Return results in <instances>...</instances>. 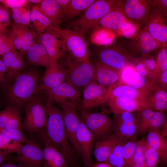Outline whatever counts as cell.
<instances>
[{
	"mask_svg": "<svg viewBox=\"0 0 167 167\" xmlns=\"http://www.w3.org/2000/svg\"><path fill=\"white\" fill-rule=\"evenodd\" d=\"M144 55L145 56L140 59L144 64L152 78V75L156 65V58L153 56H146L145 55Z\"/></svg>",
	"mask_w": 167,
	"mask_h": 167,
	"instance_id": "cell-48",
	"label": "cell"
},
{
	"mask_svg": "<svg viewBox=\"0 0 167 167\" xmlns=\"http://www.w3.org/2000/svg\"><path fill=\"white\" fill-rule=\"evenodd\" d=\"M155 111L152 108L147 107L137 112L140 125L138 133L143 135L147 132L149 123Z\"/></svg>",
	"mask_w": 167,
	"mask_h": 167,
	"instance_id": "cell-38",
	"label": "cell"
},
{
	"mask_svg": "<svg viewBox=\"0 0 167 167\" xmlns=\"http://www.w3.org/2000/svg\"><path fill=\"white\" fill-rule=\"evenodd\" d=\"M27 54V62L30 65L47 67L54 61L49 57L45 47L38 40L30 47Z\"/></svg>",
	"mask_w": 167,
	"mask_h": 167,
	"instance_id": "cell-28",
	"label": "cell"
},
{
	"mask_svg": "<svg viewBox=\"0 0 167 167\" xmlns=\"http://www.w3.org/2000/svg\"><path fill=\"white\" fill-rule=\"evenodd\" d=\"M76 138L78 144L79 155L83 157L85 165L92 167L93 163L92 157V150L94 146V138L84 122L79 118V124Z\"/></svg>",
	"mask_w": 167,
	"mask_h": 167,
	"instance_id": "cell-15",
	"label": "cell"
},
{
	"mask_svg": "<svg viewBox=\"0 0 167 167\" xmlns=\"http://www.w3.org/2000/svg\"><path fill=\"white\" fill-rule=\"evenodd\" d=\"M42 0H28V2L32 3H37V4L40 3Z\"/></svg>",
	"mask_w": 167,
	"mask_h": 167,
	"instance_id": "cell-61",
	"label": "cell"
},
{
	"mask_svg": "<svg viewBox=\"0 0 167 167\" xmlns=\"http://www.w3.org/2000/svg\"><path fill=\"white\" fill-rule=\"evenodd\" d=\"M40 134L44 143V167H68L65 158L50 141L45 131Z\"/></svg>",
	"mask_w": 167,
	"mask_h": 167,
	"instance_id": "cell-22",
	"label": "cell"
},
{
	"mask_svg": "<svg viewBox=\"0 0 167 167\" xmlns=\"http://www.w3.org/2000/svg\"><path fill=\"white\" fill-rule=\"evenodd\" d=\"M65 77V70L58 60H54L46 67L40 81L39 92L51 88L64 83Z\"/></svg>",
	"mask_w": 167,
	"mask_h": 167,
	"instance_id": "cell-20",
	"label": "cell"
},
{
	"mask_svg": "<svg viewBox=\"0 0 167 167\" xmlns=\"http://www.w3.org/2000/svg\"><path fill=\"white\" fill-rule=\"evenodd\" d=\"M58 61L65 72V82L78 91L83 90L93 79L94 68L90 62L79 61L67 53Z\"/></svg>",
	"mask_w": 167,
	"mask_h": 167,
	"instance_id": "cell-4",
	"label": "cell"
},
{
	"mask_svg": "<svg viewBox=\"0 0 167 167\" xmlns=\"http://www.w3.org/2000/svg\"><path fill=\"white\" fill-rule=\"evenodd\" d=\"M13 79V84L6 88V97L11 105L18 109L26 105L39 92V78L35 71L29 70L18 73Z\"/></svg>",
	"mask_w": 167,
	"mask_h": 167,
	"instance_id": "cell-2",
	"label": "cell"
},
{
	"mask_svg": "<svg viewBox=\"0 0 167 167\" xmlns=\"http://www.w3.org/2000/svg\"><path fill=\"white\" fill-rule=\"evenodd\" d=\"M156 65L152 75V82H154L159 76L164 71L167 70V49H162L155 56Z\"/></svg>",
	"mask_w": 167,
	"mask_h": 167,
	"instance_id": "cell-39",
	"label": "cell"
},
{
	"mask_svg": "<svg viewBox=\"0 0 167 167\" xmlns=\"http://www.w3.org/2000/svg\"><path fill=\"white\" fill-rule=\"evenodd\" d=\"M146 141L148 144L155 149L159 155L162 162L167 163V139L162 136L160 132L150 130L147 132Z\"/></svg>",
	"mask_w": 167,
	"mask_h": 167,
	"instance_id": "cell-31",
	"label": "cell"
},
{
	"mask_svg": "<svg viewBox=\"0 0 167 167\" xmlns=\"http://www.w3.org/2000/svg\"><path fill=\"white\" fill-rule=\"evenodd\" d=\"M48 120L45 133L52 144L65 158L67 163L73 165L75 153L68 139L63 112L48 99L45 103Z\"/></svg>",
	"mask_w": 167,
	"mask_h": 167,
	"instance_id": "cell-1",
	"label": "cell"
},
{
	"mask_svg": "<svg viewBox=\"0 0 167 167\" xmlns=\"http://www.w3.org/2000/svg\"><path fill=\"white\" fill-rule=\"evenodd\" d=\"M141 49L143 55H148L154 51L159 45V43L146 29L143 30L139 36Z\"/></svg>",
	"mask_w": 167,
	"mask_h": 167,
	"instance_id": "cell-36",
	"label": "cell"
},
{
	"mask_svg": "<svg viewBox=\"0 0 167 167\" xmlns=\"http://www.w3.org/2000/svg\"><path fill=\"white\" fill-rule=\"evenodd\" d=\"M161 135L163 137H167V121L165 123L162 127L160 132Z\"/></svg>",
	"mask_w": 167,
	"mask_h": 167,
	"instance_id": "cell-57",
	"label": "cell"
},
{
	"mask_svg": "<svg viewBox=\"0 0 167 167\" xmlns=\"http://www.w3.org/2000/svg\"><path fill=\"white\" fill-rule=\"evenodd\" d=\"M147 101L150 108L165 114L167 111V89L155 86L148 93Z\"/></svg>",
	"mask_w": 167,
	"mask_h": 167,
	"instance_id": "cell-30",
	"label": "cell"
},
{
	"mask_svg": "<svg viewBox=\"0 0 167 167\" xmlns=\"http://www.w3.org/2000/svg\"><path fill=\"white\" fill-rule=\"evenodd\" d=\"M99 61L115 69L121 70L125 66H133L135 59L111 48L100 50L97 53Z\"/></svg>",
	"mask_w": 167,
	"mask_h": 167,
	"instance_id": "cell-18",
	"label": "cell"
},
{
	"mask_svg": "<svg viewBox=\"0 0 167 167\" xmlns=\"http://www.w3.org/2000/svg\"><path fill=\"white\" fill-rule=\"evenodd\" d=\"M144 141L143 139L137 141L134 159V163L141 167H147L144 156Z\"/></svg>",
	"mask_w": 167,
	"mask_h": 167,
	"instance_id": "cell-44",
	"label": "cell"
},
{
	"mask_svg": "<svg viewBox=\"0 0 167 167\" xmlns=\"http://www.w3.org/2000/svg\"><path fill=\"white\" fill-rule=\"evenodd\" d=\"M113 132L120 137L130 140L136 137L139 128L137 114L123 112L114 114L112 121Z\"/></svg>",
	"mask_w": 167,
	"mask_h": 167,
	"instance_id": "cell-9",
	"label": "cell"
},
{
	"mask_svg": "<svg viewBox=\"0 0 167 167\" xmlns=\"http://www.w3.org/2000/svg\"><path fill=\"white\" fill-rule=\"evenodd\" d=\"M0 167H23L19 165H16L11 163H6L2 164Z\"/></svg>",
	"mask_w": 167,
	"mask_h": 167,
	"instance_id": "cell-59",
	"label": "cell"
},
{
	"mask_svg": "<svg viewBox=\"0 0 167 167\" xmlns=\"http://www.w3.org/2000/svg\"><path fill=\"white\" fill-rule=\"evenodd\" d=\"M11 153L0 151V166L6 161L13 160L14 157Z\"/></svg>",
	"mask_w": 167,
	"mask_h": 167,
	"instance_id": "cell-55",
	"label": "cell"
},
{
	"mask_svg": "<svg viewBox=\"0 0 167 167\" xmlns=\"http://www.w3.org/2000/svg\"><path fill=\"white\" fill-rule=\"evenodd\" d=\"M108 90L93 79L83 89V98L79 109L88 111L105 103Z\"/></svg>",
	"mask_w": 167,
	"mask_h": 167,
	"instance_id": "cell-12",
	"label": "cell"
},
{
	"mask_svg": "<svg viewBox=\"0 0 167 167\" xmlns=\"http://www.w3.org/2000/svg\"><path fill=\"white\" fill-rule=\"evenodd\" d=\"M129 140L122 137L118 143L107 162L111 167H126L123 155V148L125 143Z\"/></svg>",
	"mask_w": 167,
	"mask_h": 167,
	"instance_id": "cell-35",
	"label": "cell"
},
{
	"mask_svg": "<svg viewBox=\"0 0 167 167\" xmlns=\"http://www.w3.org/2000/svg\"><path fill=\"white\" fill-rule=\"evenodd\" d=\"M138 30L136 23L129 20L127 21L119 30L123 36L130 37L134 36Z\"/></svg>",
	"mask_w": 167,
	"mask_h": 167,
	"instance_id": "cell-47",
	"label": "cell"
},
{
	"mask_svg": "<svg viewBox=\"0 0 167 167\" xmlns=\"http://www.w3.org/2000/svg\"><path fill=\"white\" fill-rule=\"evenodd\" d=\"M13 160L23 167H44L43 150L34 141L22 145Z\"/></svg>",
	"mask_w": 167,
	"mask_h": 167,
	"instance_id": "cell-8",
	"label": "cell"
},
{
	"mask_svg": "<svg viewBox=\"0 0 167 167\" xmlns=\"http://www.w3.org/2000/svg\"><path fill=\"white\" fill-rule=\"evenodd\" d=\"M133 66L139 75L148 81L154 86L152 75L140 59H135Z\"/></svg>",
	"mask_w": 167,
	"mask_h": 167,
	"instance_id": "cell-45",
	"label": "cell"
},
{
	"mask_svg": "<svg viewBox=\"0 0 167 167\" xmlns=\"http://www.w3.org/2000/svg\"><path fill=\"white\" fill-rule=\"evenodd\" d=\"M15 50L9 36L4 33L0 34V56Z\"/></svg>",
	"mask_w": 167,
	"mask_h": 167,
	"instance_id": "cell-46",
	"label": "cell"
},
{
	"mask_svg": "<svg viewBox=\"0 0 167 167\" xmlns=\"http://www.w3.org/2000/svg\"><path fill=\"white\" fill-rule=\"evenodd\" d=\"M109 111L114 114L123 112L134 113L149 107L148 103L135 99L126 97L112 98L107 101Z\"/></svg>",
	"mask_w": 167,
	"mask_h": 167,
	"instance_id": "cell-19",
	"label": "cell"
},
{
	"mask_svg": "<svg viewBox=\"0 0 167 167\" xmlns=\"http://www.w3.org/2000/svg\"><path fill=\"white\" fill-rule=\"evenodd\" d=\"M154 86L167 89V70L163 72L154 82Z\"/></svg>",
	"mask_w": 167,
	"mask_h": 167,
	"instance_id": "cell-51",
	"label": "cell"
},
{
	"mask_svg": "<svg viewBox=\"0 0 167 167\" xmlns=\"http://www.w3.org/2000/svg\"><path fill=\"white\" fill-rule=\"evenodd\" d=\"M96 0H70L67 8L63 12V18L72 19L83 13Z\"/></svg>",
	"mask_w": 167,
	"mask_h": 167,
	"instance_id": "cell-33",
	"label": "cell"
},
{
	"mask_svg": "<svg viewBox=\"0 0 167 167\" xmlns=\"http://www.w3.org/2000/svg\"><path fill=\"white\" fill-rule=\"evenodd\" d=\"M23 55L19 51L13 50L1 56V59L6 69V79L7 82L13 79L15 75L20 72L25 66Z\"/></svg>",
	"mask_w": 167,
	"mask_h": 167,
	"instance_id": "cell-27",
	"label": "cell"
},
{
	"mask_svg": "<svg viewBox=\"0 0 167 167\" xmlns=\"http://www.w3.org/2000/svg\"><path fill=\"white\" fill-rule=\"evenodd\" d=\"M0 86H1V84H0Z\"/></svg>",
	"mask_w": 167,
	"mask_h": 167,
	"instance_id": "cell-64",
	"label": "cell"
},
{
	"mask_svg": "<svg viewBox=\"0 0 167 167\" xmlns=\"http://www.w3.org/2000/svg\"><path fill=\"white\" fill-rule=\"evenodd\" d=\"M144 156L147 167H156L160 156L157 152L144 141Z\"/></svg>",
	"mask_w": 167,
	"mask_h": 167,
	"instance_id": "cell-41",
	"label": "cell"
},
{
	"mask_svg": "<svg viewBox=\"0 0 167 167\" xmlns=\"http://www.w3.org/2000/svg\"><path fill=\"white\" fill-rule=\"evenodd\" d=\"M38 41L53 60H58L67 53L62 36L53 26L40 35Z\"/></svg>",
	"mask_w": 167,
	"mask_h": 167,
	"instance_id": "cell-10",
	"label": "cell"
},
{
	"mask_svg": "<svg viewBox=\"0 0 167 167\" xmlns=\"http://www.w3.org/2000/svg\"><path fill=\"white\" fill-rule=\"evenodd\" d=\"M165 167V166H161V167Z\"/></svg>",
	"mask_w": 167,
	"mask_h": 167,
	"instance_id": "cell-63",
	"label": "cell"
},
{
	"mask_svg": "<svg viewBox=\"0 0 167 167\" xmlns=\"http://www.w3.org/2000/svg\"><path fill=\"white\" fill-rule=\"evenodd\" d=\"M48 117L45 103L41 95L36 94L26 105L23 129L30 135L35 133H41L46 128Z\"/></svg>",
	"mask_w": 167,
	"mask_h": 167,
	"instance_id": "cell-5",
	"label": "cell"
},
{
	"mask_svg": "<svg viewBox=\"0 0 167 167\" xmlns=\"http://www.w3.org/2000/svg\"><path fill=\"white\" fill-rule=\"evenodd\" d=\"M7 27L6 25L0 22V34L4 33Z\"/></svg>",
	"mask_w": 167,
	"mask_h": 167,
	"instance_id": "cell-60",
	"label": "cell"
},
{
	"mask_svg": "<svg viewBox=\"0 0 167 167\" xmlns=\"http://www.w3.org/2000/svg\"><path fill=\"white\" fill-rule=\"evenodd\" d=\"M137 142L135 137L126 142L123 146V155L126 167H131L134 164Z\"/></svg>",
	"mask_w": 167,
	"mask_h": 167,
	"instance_id": "cell-37",
	"label": "cell"
},
{
	"mask_svg": "<svg viewBox=\"0 0 167 167\" xmlns=\"http://www.w3.org/2000/svg\"><path fill=\"white\" fill-rule=\"evenodd\" d=\"M52 26L46 16L37 10L32 8L29 28L32 31L39 36Z\"/></svg>",
	"mask_w": 167,
	"mask_h": 167,
	"instance_id": "cell-34",
	"label": "cell"
},
{
	"mask_svg": "<svg viewBox=\"0 0 167 167\" xmlns=\"http://www.w3.org/2000/svg\"><path fill=\"white\" fill-rule=\"evenodd\" d=\"M131 167H141L138 164L134 163Z\"/></svg>",
	"mask_w": 167,
	"mask_h": 167,
	"instance_id": "cell-62",
	"label": "cell"
},
{
	"mask_svg": "<svg viewBox=\"0 0 167 167\" xmlns=\"http://www.w3.org/2000/svg\"><path fill=\"white\" fill-rule=\"evenodd\" d=\"M11 17L13 20V24L21 25L22 12L20 9L18 8L11 9Z\"/></svg>",
	"mask_w": 167,
	"mask_h": 167,
	"instance_id": "cell-53",
	"label": "cell"
},
{
	"mask_svg": "<svg viewBox=\"0 0 167 167\" xmlns=\"http://www.w3.org/2000/svg\"><path fill=\"white\" fill-rule=\"evenodd\" d=\"M129 20L124 14L120 6L107 14L97 24L106 28L116 30L120 29Z\"/></svg>",
	"mask_w": 167,
	"mask_h": 167,
	"instance_id": "cell-32",
	"label": "cell"
},
{
	"mask_svg": "<svg viewBox=\"0 0 167 167\" xmlns=\"http://www.w3.org/2000/svg\"><path fill=\"white\" fill-rule=\"evenodd\" d=\"M8 36L14 49L19 51L23 55L27 54L29 48L39 36L28 27L13 23Z\"/></svg>",
	"mask_w": 167,
	"mask_h": 167,
	"instance_id": "cell-13",
	"label": "cell"
},
{
	"mask_svg": "<svg viewBox=\"0 0 167 167\" xmlns=\"http://www.w3.org/2000/svg\"><path fill=\"white\" fill-rule=\"evenodd\" d=\"M20 9L22 12L21 25L28 28L30 26L31 11L24 7H20Z\"/></svg>",
	"mask_w": 167,
	"mask_h": 167,
	"instance_id": "cell-52",
	"label": "cell"
},
{
	"mask_svg": "<svg viewBox=\"0 0 167 167\" xmlns=\"http://www.w3.org/2000/svg\"><path fill=\"white\" fill-rule=\"evenodd\" d=\"M32 8L37 10L46 16L54 27L59 28L63 18V12L56 0H42Z\"/></svg>",
	"mask_w": 167,
	"mask_h": 167,
	"instance_id": "cell-24",
	"label": "cell"
},
{
	"mask_svg": "<svg viewBox=\"0 0 167 167\" xmlns=\"http://www.w3.org/2000/svg\"><path fill=\"white\" fill-rule=\"evenodd\" d=\"M151 1L127 0L122 3L120 8L126 17L135 23H145L151 9Z\"/></svg>",
	"mask_w": 167,
	"mask_h": 167,
	"instance_id": "cell-14",
	"label": "cell"
},
{
	"mask_svg": "<svg viewBox=\"0 0 167 167\" xmlns=\"http://www.w3.org/2000/svg\"><path fill=\"white\" fill-rule=\"evenodd\" d=\"M45 91L48 95V99L59 105L68 102L80 104L81 101L79 92L65 82Z\"/></svg>",
	"mask_w": 167,
	"mask_h": 167,
	"instance_id": "cell-16",
	"label": "cell"
},
{
	"mask_svg": "<svg viewBox=\"0 0 167 167\" xmlns=\"http://www.w3.org/2000/svg\"><path fill=\"white\" fill-rule=\"evenodd\" d=\"M56 1L62 8L63 12L67 8L70 0H56Z\"/></svg>",
	"mask_w": 167,
	"mask_h": 167,
	"instance_id": "cell-56",
	"label": "cell"
},
{
	"mask_svg": "<svg viewBox=\"0 0 167 167\" xmlns=\"http://www.w3.org/2000/svg\"><path fill=\"white\" fill-rule=\"evenodd\" d=\"M0 128L21 131L23 129V124L17 108L10 105L0 110Z\"/></svg>",
	"mask_w": 167,
	"mask_h": 167,
	"instance_id": "cell-29",
	"label": "cell"
},
{
	"mask_svg": "<svg viewBox=\"0 0 167 167\" xmlns=\"http://www.w3.org/2000/svg\"><path fill=\"white\" fill-rule=\"evenodd\" d=\"M23 144L14 141L0 133V151L9 152L16 153Z\"/></svg>",
	"mask_w": 167,
	"mask_h": 167,
	"instance_id": "cell-40",
	"label": "cell"
},
{
	"mask_svg": "<svg viewBox=\"0 0 167 167\" xmlns=\"http://www.w3.org/2000/svg\"><path fill=\"white\" fill-rule=\"evenodd\" d=\"M7 69L1 58H0V84L4 87L6 84V75Z\"/></svg>",
	"mask_w": 167,
	"mask_h": 167,
	"instance_id": "cell-54",
	"label": "cell"
},
{
	"mask_svg": "<svg viewBox=\"0 0 167 167\" xmlns=\"http://www.w3.org/2000/svg\"><path fill=\"white\" fill-rule=\"evenodd\" d=\"M166 121L165 113L155 110L149 123L148 131L153 130L160 132Z\"/></svg>",
	"mask_w": 167,
	"mask_h": 167,
	"instance_id": "cell-42",
	"label": "cell"
},
{
	"mask_svg": "<svg viewBox=\"0 0 167 167\" xmlns=\"http://www.w3.org/2000/svg\"><path fill=\"white\" fill-rule=\"evenodd\" d=\"M121 78L122 82L147 93L154 86L139 75L131 65L126 66L121 70Z\"/></svg>",
	"mask_w": 167,
	"mask_h": 167,
	"instance_id": "cell-25",
	"label": "cell"
},
{
	"mask_svg": "<svg viewBox=\"0 0 167 167\" xmlns=\"http://www.w3.org/2000/svg\"><path fill=\"white\" fill-rule=\"evenodd\" d=\"M79 105L77 103L68 102L59 106L62 109L64 125L69 141L73 148L79 154L76 138L79 124V118L77 114Z\"/></svg>",
	"mask_w": 167,
	"mask_h": 167,
	"instance_id": "cell-11",
	"label": "cell"
},
{
	"mask_svg": "<svg viewBox=\"0 0 167 167\" xmlns=\"http://www.w3.org/2000/svg\"><path fill=\"white\" fill-rule=\"evenodd\" d=\"M120 1L96 0L77 19L70 23L67 28L85 36L98 22L110 12L119 7Z\"/></svg>",
	"mask_w": 167,
	"mask_h": 167,
	"instance_id": "cell-3",
	"label": "cell"
},
{
	"mask_svg": "<svg viewBox=\"0 0 167 167\" xmlns=\"http://www.w3.org/2000/svg\"><path fill=\"white\" fill-rule=\"evenodd\" d=\"M164 13L156 9L151 13L149 11L145 22L146 28L151 36L159 42L166 43L167 26Z\"/></svg>",
	"mask_w": 167,
	"mask_h": 167,
	"instance_id": "cell-17",
	"label": "cell"
},
{
	"mask_svg": "<svg viewBox=\"0 0 167 167\" xmlns=\"http://www.w3.org/2000/svg\"><path fill=\"white\" fill-rule=\"evenodd\" d=\"M81 118L84 122L96 142L113 133L109 111L104 110L96 113H90L80 109Z\"/></svg>",
	"mask_w": 167,
	"mask_h": 167,
	"instance_id": "cell-6",
	"label": "cell"
},
{
	"mask_svg": "<svg viewBox=\"0 0 167 167\" xmlns=\"http://www.w3.org/2000/svg\"><path fill=\"white\" fill-rule=\"evenodd\" d=\"M148 93L121 82L108 88L105 102V103H107L108 100L112 98L126 97L144 101L147 103V99Z\"/></svg>",
	"mask_w": 167,
	"mask_h": 167,
	"instance_id": "cell-23",
	"label": "cell"
},
{
	"mask_svg": "<svg viewBox=\"0 0 167 167\" xmlns=\"http://www.w3.org/2000/svg\"><path fill=\"white\" fill-rule=\"evenodd\" d=\"M10 16L8 8L0 5V22L8 27L10 24Z\"/></svg>",
	"mask_w": 167,
	"mask_h": 167,
	"instance_id": "cell-50",
	"label": "cell"
},
{
	"mask_svg": "<svg viewBox=\"0 0 167 167\" xmlns=\"http://www.w3.org/2000/svg\"><path fill=\"white\" fill-rule=\"evenodd\" d=\"M94 75L93 80L101 85L107 88L122 82L121 71L108 66L100 61L93 64Z\"/></svg>",
	"mask_w": 167,
	"mask_h": 167,
	"instance_id": "cell-21",
	"label": "cell"
},
{
	"mask_svg": "<svg viewBox=\"0 0 167 167\" xmlns=\"http://www.w3.org/2000/svg\"><path fill=\"white\" fill-rule=\"evenodd\" d=\"M0 133L8 137L13 140L24 144L29 141L22 134L21 131L16 129H7L0 128Z\"/></svg>",
	"mask_w": 167,
	"mask_h": 167,
	"instance_id": "cell-43",
	"label": "cell"
},
{
	"mask_svg": "<svg viewBox=\"0 0 167 167\" xmlns=\"http://www.w3.org/2000/svg\"><path fill=\"white\" fill-rule=\"evenodd\" d=\"M55 28L62 36L67 53L69 55L80 62H90L89 43L85 36L71 29Z\"/></svg>",
	"mask_w": 167,
	"mask_h": 167,
	"instance_id": "cell-7",
	"label": "cell"
},
{
	"mask_svg": "<svg viewBox=\"0 0 167 167\" xmlns=\"http://www.w3.org/2000/svg\"><path fill=\"white\" fill-rule=\"evenodd\" d=\"M122 137L114 132L96 142L94 152L96 160L100 162H107L110 155Z\"/></svg>",
	"mask_w": 167,
	"mask_h": 167,
	"instance_id": "cell-26",
	"label": "cell"
},
{
	"mask_svg": "<svg viewBox=\"0 0 167 167\" xmlns=\"http://www.w3.org/2000/svg\"><path fill=\"white\" fill-rule=\"evenodd\" d=\"M92 167H111V166L107 162H100L93 164Z\"/></svg>",
	"mask_w": 167,
	"mask_h": 167,
	"instance_id": "cell-58",
	"label": "cell"
},
{
	"mask_svg": "<svg viewBox=\"0 0 167 167\" xmlns=\"http://www.w3.org/2000/svg\"><path fill=\"white\" fill-rule=\"evenodd\" d=\"M0 2L6 7L11 9L24 7L28 3L26 0H0Z\"/></svg>",
	"mask_w": 167,
	"mask_h": 167,
	"instance_id": "cell-49",
	"label": "cell"
}]
</instances>
